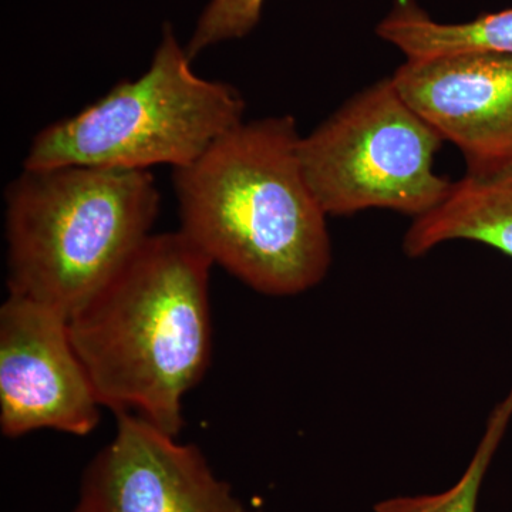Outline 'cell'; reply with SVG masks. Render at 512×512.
<instances>
[{
	"label": "cell",
	"mask_w": 512,
	"mask_h": 512,
	"mask_svg": "<svg viewBox=\"0 0 512 512\" xmlns=\"http://www.w3.org/2000/svg\"><path fill=\"white\" fill-rule=\"evenodd\" d=\"M299 143L291 116L242 121L174 170L180 232L264 295L309 291L332 262L328 215L303 174Z\"/></svg>",
	"instance_id": "6da1fadb"
},
{
	"label": "cell",
	"mask_w": 512,
	"mask_h": 512,
	"mask_svg": "<svg viewBox=\"0 0 512 512\" xmlns=\"http://www.w3.org/2000/svg\"><path fill=\"white\" fill-rule=\"evenodd\" d=\"M212 262L183 232L151 234L69 318L74 349L103 407L136 412L165 433L211 357Z\"/></svg>",
	"instance_id": "7a4b0ae2"
},
{
	"label": "cell",
	"mask_w": 512,
	"mask_h": 512,
	"mask_svg": "<svg viewBox=\"0 0 512 512\" xmlns=\"http://www.w3.org/2000/svg\"><path fill=\"white\" fill-rule=\"evenodd\" d=\"M9 295L67 319L151 235L160 192L150 171L23 168L6 190Z\"/></svg>",
	"instance_id": "3957f363"
},
{
	"label": "cell",
	"mask_w": 512,
	"mask_h": 512,
	"mask_svg": "<svg viewBox=\"0 0 512 512\" xmlns=\"http://www.w3.org/2000/svg\"><path fill=\"white\" fill-rule=\"evenodd\" d=\"M185 46L164 25L153 60L72 117L43 128L23 168L63 165L148 171L195 163L244 121V97L231 84L192 70Z\"/></svg>",
	"instance_id": "277c9868"
},
{
	"label": "cell",
	"mask_w": 512,
	"mask_h": 512,
	"mask_svg": "<svg viewBox=\"0 0 512 512\" xmlns=\"http://www.w3.org/2000/svg\"><path fill=\"white\" fill-rule=\"evenodd\" d=\"M443 144L389 77L301 137L299 158L328 217L379 208L414 220L434 210L453 184L434 171Z\"/></svg>",
	"instance_id": "5b68a950"
},
{
	"label": "cell",
	"mask_w": 512,
	"mask_h": 512,
	"mask_svg": "<svg viewBox=\"0 0 512 512\" xmlns=\"http://www.w3.org/2000/svg\"><path fill=\"white\" fill-rule=\"evenodd\" d=\"M100 400L74 349L69 319L20 296L0 308V427L6 437L40 429L87 436Z\"/></svg>",
	"instance_id": "8992f818"
},
{
	"label": "cell",
	"mask_w": 512,
	"mask_h": 512,
	"mask_svg": "<svg viewBox=\"0 0 512 512\" xmlns=\"http://www.w3.org/2000/svg\"><path fill=\"white\" fill-rule=\"evenodd\" d=\"M114 439L87 467L89 512H256L215 476L200 448L178 443L134 413L117 414Z\"/></svg>",
	"instance_id": "52a82bcc"
},
{
	"label": "cell",
	"mask_w": 512,
	"mask_h": 512,
	"mask_svg": "<svg viewBox=\"0 0 512 512\" xmlns=\"http://www.w3.org/2000/svg\"><path fill=\"white\" fill-rule=\"evenodd\" d=\"M392 80L444 143L461 151L468 174L511 167V55L464 52L406 59Z\"/></svg>",
	"instance_id": "ba28073f"
},
{
	"label": "cell",
	"mask_w": 512,
	"mask_h": 512,
	"mask_svg": "<svg viewBox=\"0 0 512 512\" xmlns=\"http://www.w3.org/2000/svg\"><path fill=\"white\" fill-rule=\"evenodd\" d=\"M473 241L512 258V165L453 181L434 210L414 218L404 235L406 255L419 258L448 241Z\"/></svg>",
	"instance_id": "9c48e42d"
},
{
	"label": "cell",
	"mask_w": 512,
	"mask_h": 512,
	"mask_svg": "<svg viewBox=\"0 0 512 512\" xmlns=\"http://www.w3.org/2000/svg\"><path fill=\"white\" fill-rule=\"evenodd\" d=\"M377 36L402 50L406 59L464 52L512 56V8L485 13L463 23L431 19L414 0H397L377 25Z\"/></svg>",
	"instance_id": "30bf717a"
},
{
	"label": "cell",
	"mask_w": 512,
	"mask_h": 512,
	"mask_svg": "<svg viewBox=\"0 0 512 512\" xmlns=\"http://www.w3.org/2000/svg\"><path fill=\"white\" fill-rule=\"evenodd\" d=\"M512 416V390L495 407L488 419L487 429L466 473L456 485L440 494L396 497L376 504V512H476L478 494L485 473L490 467L495 451L503 440L505 430Z\"/></svg>",
	"instance_id": "8fae6325"
},
{
	"label": "cell",
	"mask_w": 512,
	"mask_h": 512,
	"mask_svg": "<svg viewBox=\"0 0 512 512\" xmlns=\"http://www.w3.org/2000/svg\"><path fill=\"white\" fill-rule=\"evenodd\" d=\"M264 3L265 0H210L185 46L190 59L218 43L249 35L261 20Z\"/></svg>",
	"instance_id": "7c38bea8"
},
{
	"label": "cell",
	"mask_w": 512,
	"mask_h": 512,
	"mask_svg": "<svg viewBox=\"0 0 512 512\" xmlns=\"http://www.w3.org/2000/svg\"><path fill=\"white\" fill-rule=\"evenodd\" d=\"M73 512H89L86 510V508L83 507V505H77L76 507V510H74Z\"/></svg>",
	"instance_id": "4fadbf2b"
}]
</instances>
